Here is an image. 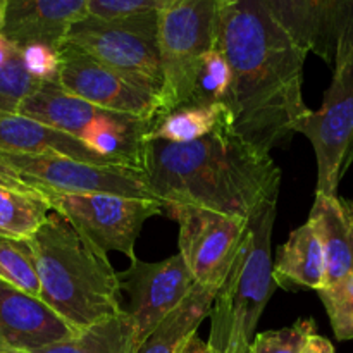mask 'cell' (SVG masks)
Here are the masks:
<instances>
[{"label":"cell","mask_w":353,"mask_h":353,"mask_svg":"<svg viewBox=\"0 0 353 353\" xmlns=\"http://www.w3.org/2000/svg\"><path fill=\"white\" fill-rule=\"evenodd\" d=\"M219 48L233 74L226 103L234 130L262 150L286 143L310 110L302 92L307 52L262 0H221Z\"/></svg>","instance_id":"cell-1"},{"label":"cell","mask_w":353,"mask_h":353,"mask_svg":"<svg viewBox=\"0 0 353 353\" xmlns=\"http://www.w3.org/2000/svg\"><path fill=\"white\" fill-rule=\"evenodd\" d=\"M143 171L164 210L192 205L247 221L278 203L281 186L271 152L245 140L233 124L188 143L148 140Z\"/></svg>","instance_id":"cell-2"},{"label":"cell","mask_w":353,"mask_h":353,"mask_svg":"<svg viewBox=\"0 0 353 353\" xmlns=\"http://www.w3.org/2000/svg\"><path fill=\"white\" fill-rule=\"evenodd\" d=\"M28 241L40 278L41 302L76 333L124 312L119 272L105 252L64 217L52 212Z\"/></svg>","instance_id":"cell-3"},{"label":"cell","mask_w":353,"mask_h":353,"mask_svg":"<svg viewBox=\"0 0 353 353\" xmlns=\"http://www.w3.org/2000/svg\"><path fill=\"white\" fill-rule=\"evenodd\" d=\"M276 203L248 221L240 255L210 310V353H248L259 319L274 293L271 240Z\"/></svg>","instance_id":"cell-4"},{"label":"cell","mask_w":353,"mask_h":353,"mask_svg":"<svg viewBox=\"0 0 353 353\" xmlns=\"http://www.w3.org/2000/svg\"><path fill=\"white\" fill-rule=\"evenodd\" d=\"M0 183L40 196L110 193L131 199L157 200L143 171L97 165L57 154H34L0 148Z\"/></svg>","instance_id":"cell-5"},{"label":"cell","mask_w":353,"mask_h":353,"mask_svg":"<svg viewBox=\"0 0 353 353\" xmlns=\"http://www.w3.org/2000/svg\"><path fill=\"white\" fill-rule=\"evenodd\" d=\"M221 0H172L159 12L162 116L190 105L207 54L219 47Z\"/></svg>","instance_id":"cell-6"},{"label":"cell","mask_w":353,"mask_h":353,"mask_svg":"<svg viewBox=\"0 0 353 353\" xmlns=\"http://www.w3.org/2000/svg\"><path fill=\"white\" fill-rule=\"evenodd\" d=\"M65 43L81 48L161 99L164 76L155 10L114 19L88 14L71 28Z\"/></svg>","instance_id":"cell-7"},{"label":"cell","mask_w":353,"mask_h":353,"mask_svg":"<svg viewBox=\"0 0 353 353\" xmlns=\"http://www.w3.org/2000/svg\"><path fill=\"white\" fill-rule=\"evenodd\" d=\"M309 138L317 161V195L338 196L353 161V40L341 45L333 79L319 110H309L293 128Z\"/></svg>","instance_id":"cell-8"},{"label":"cell","mask_w":353,"mask_h":353,"mask_svg":"<svg viewBox=\"0 0 353 353\" xmlns=\"http://www.w3.org/2000/svg\"><path fill=\"white\" fill-rule=\"evenodd\" d=\"M52 212L64 217L78 233L109 254L133 261L134 245L145 221L164 210L161 200L131 199L110 193H74L48 196Z\"/></svg>","instance_id":"cell-9"},{"label":"cell","mask_w":353,"mask_h":353,"mask_svg":"<svg viewBox=\"0 0 353 353\" xmlns=\"http://www.w3.org/2000/svg\"><path fill=\"white\" fill-rule=\"evenodd\" d=\"M165 210L179 224L178 254L195 285L217 293L240 255L248 221L192 205H174Z\"/></svg>","instance_id":"cell-10"},{"label":"cell","mask_w":353,"mask_h":353,"mask_svg":"<svg viewBox=\"0 0 353 353\" xmlns=\"http://www.w3.org/2000/svg\"><path fill=\"white\" fill-rule=\"evenodd\" d=\"M59 59L61 69L57 81L72 95L100 109L137 119L157 121L161 117L162 103L157 95L102 64L81 48L64 43L59 48Z\"/></svg>","instance_id":"cell-11"},{"label":"cell","mask_w":353,"mask_h":353,"mask_svg":"<svg viewBox=\"0 0 353 353\" xmlns=\"http://www.w3.org/2000/svg\"><path fill=\"white\" fill-rule=\"evenodd\" d=\"M121 292L130 296V314L134 324L137 347L195 290V281L179 254L159 262L134 257L119 272Z\"/></svg>","instance_id":"cell-12"},{"label":"cell","mask_w":353,"mask_h":353,"mask_svg":"<svg viewBox=\"0 0 353 353\" xmlns=\"http://www.w3.org/2000/svg\"><path fill=\"white\" fill-rule=\"evenodd\" d=\"M300 48L331 68L341 45L353 40V0H262Z\"/></svg>","instance_id":"cell-13"},{"label":"cell","mask_w":353,"mask_h":353,"mask_svg":"<svg viewBox=\"0 0 353 353\" xmlns=\"http://www.w3.org/2000/svg\"><path fill=\"white\" fill-rule=\"evenodd\" d=\"M74 334L41 299L0 281V348L31 353Z\"/></svg>","instance_id":"cell-14"},{"label":"cell","mask_w":353,"mask_h":353,"mask_svg":"<svg viewBox=\"0 0 353 353\" xmlns=\"http://www.w3.org/2000/svg\"><path fill=\"white\" fill-rule=\"evenodd\" d=\"M88 16V0H7L2 33L19 48L43 43L59 48L78 21Z\"/></svg>","instance_id":"cell-15"},{"label":"cell","mask_w":353,"mask_h":353,"mask_svg":"<svg viewBox=\"0 0 353 353\" xmlns=\"http://www.w3.org/2000/svg\"><path fill=\"white\" fill-rule=\"evenodd\" d=\"M0 148L34 154H57L88 164L112 165L72 134L17 112H0Z\"/></svg>","instance_id":"cell-16"},{"label":"cell","mask_w":353,"mask_h":353,"mask_svg":"<svg viewBox=\"0 0 353 353\" xmlns=\"http://www.w3.org/2000/svg\"><path fill=\"white\" fill-rule=\"evenodd\" d=\"M276 286L285 290H323L326 286V262L321 241L312 224L307 221L292 231L279 247L272 262Z\"/></svg>","instance_id":"cell-17"},{"label":"cell","mask_w":353,"mask_h":353,"mask_svg":"<svg viewBox=\"0 0 353 353\" xmlns=\"http://www.w3.org/2000/svg\"><path fill=\"white\" fill-rule=\"evenodd\" d=\"M309 223L323 247L326 286H331L353 272V223L341 199L317 193Z\"/></svg>","instance_id":"cell-18"},{"label":"cell","mask_w":353,"mask_h":353,"mask_svg":"<svg viewBox=\"0 0 353 353\" xmlns=\"http://www.w3.org/2000/svg\"><path fill=\"white\" fill-rule=\"evenodd\" d=\"M112 110L100 109L79 97L62 88L59 81H45L37 86L31 95L24 99L17 114L72 134L79 140V134L95 119Z\"/></svg>","instance_id":"cell-19"},{"label":"cell","mask_w":353,"mask_h":353,"mask_svg":"<svg viewBox=\"0 0 353 353\" xmlns=\"http://www.w3.org/2000/svg\"><path fill=\"white\" fill-rule=\"evenodd\" d=\"M216 295L195 286L192 295L138 345L134 353H178L183 343L196 334L202 321L210 316Z\"/></svg>","instance_id":"cell-20"},{"label":"cell","mask_w":353,"mask_h":353,"mask_svg":"<svg viewBox=\"0 0 353 353\" xmlns=\"http://www.w3.org/2000/svg\"><path fill=\"white\" fill-rule=\"evenodd\" d=\"M228 124L234 126V117L226 102L190 103L159 117L148 140L188 143L209 137Z\"/></svg>","instance_id":"cell-21"},{"label":"cell","mask_w":353,"mask_h":353,"mask_svg":"<svg viewBox=\"0 0 353 353\" xmlns=\"http://www.w3.org/2000/svg\"><path fill=\"white\" fill-rule=\"evenodd\" d=\"M134 324L124 310L64 341L31 353H134Z\"/></svg>","instance_id":"cell-22"},{"label":"cell","mask_w":353,"mask_h":353,"mask_svg":"<svg viewBox=\"0 0 353 353\" xmlns=\"http://www.w3.org/2000/svg\"><path fill=\"white\" fill-rule=\"evenodd\" d=\"M52 214L50 205L40 196L0 183V234L31 240Z\"/></svg>","instance_id":"cell-23"},{"label":"cell","mask_w":353,"mask_h":353,"mask_svg":"<svg viewBox=\"0 0 353 353\" xmlns=\"http://www.w3.org/2000/svg\"><path fill=\"white\" fill-rule=\"evenodd\" d=\"M0 281L40 299V278L30 241L0 234Z\"/></svg>","instance_id":"cell-24"},{"label":"cell","mask_w":353,"mask_h":353,"mask_svg":"<svg viewBox=\"0 0 353 353\" xmlns=\"http://www.w3.org/2000/svg\"><path fill=\"white\" fill-rule=\"evenodd\" d=\"M231 81L233 74L226 55L219 47L214 48L200 65L193 103L226 102L231 92Z\"/></svg>","instance_id":"cell-25"},{"label":"cell","mask_w":353,"mask_h":353,"mask_svg":"<svg viewBox=\"0 0 353 353\" xmlns=\"http://www.w3.org/2000/svg\"><path fill=\"white\" fill-rule=\"evenodd\" d=\"M317 293L338 340H353V272Z\"/></svg>","instance_id":"cell-26"},{"label":"cell","mask_w":353,"mask_h":353,"mask_svg":"<svg viewBox=\"0 0 353 353\" xmlns=\"http://www.w3.org/2000/svg\"><path fill=\"white\" fill-rule=\"evenodd\" d=\"M316 330L312 319H299L283 330L265 331L254 338L250 353H303L310 338L317 334Z\"/></svg>","instance_id":"cell-27"},{"label":"cell","mask_w":353,"mask_h":353,"mask_svg":"<svg viewBox=\"0 0 353 353\" xmlns=\"http://www.w3.org/2000/svg\"><path fill=\"white\" fill-rule=\"evenodd\" d=\"M40 81L28 74L21 54L0 68V112H17L28 95L37 90Z\"/></svg>","instance_id":"cell-28"},{"label":"cell","mask_w":353,"mask_h":353,"mask_svg":"<svg viewBox=\"0 0 353 353\" xmlns=\"http://www.w3.org/2000/svg\"><path fill=\"white\" fill-rule=\"evenodd\" d=\"M21 57L28 74L37 81H57L61 59L59 50L43 43H31L21 48Z\"/></svg>","instance_id":"cell-29"},{"label":"cell","mask_w":353,"mask_h":353,"mask_svg":"<svg viewBox=\"0 0 353 353\" xmlns=\"http://www.w3.org/2000/svg\"><path fill=\"white\" fill-rule=\"evenodd\" d=\"M172 0H88V14L102 19L128 17L143 12H161Z\"/></svg>","instance_id":"cell-30"},{"label":"cell","mask_w":353,"mask_h":353,"mask_svg":"<svg viewBox=\"0 0 353 353\" xmlns=\"http://www.w3.org/2000/svg\"><path fill=\"white\" fill-rule=\"evenodd\" d=\"M303 353H334V348L330 340L316 334V336L310 338L309 345H307Z\"/></svg>","instance_id":"cell-31"},{"label":"cell","mask_w":353,"mask_h":353,"mask_svg":"<svg viewBox=\"0 0 353 353\" xmlns=\"http://www.w3.org/2000/svg\"><path fill=\"white\" fill-rule=\"evenodd\" d=\"M178 353H210V350L207 341L200 340L196 334H193V336H190L188 340L183 343V347L179 348Z\"/></svg>","instance_id":"cell-32"},{"label":"cell","mask_w":353,"mask_h":353,"mask_svg":"<svg viewBox=\"0 0 353 353\" xmlns=\"http://www.w3.org/2000/svg\"><path fill=\"white\" fill-rule=\"evenodd\" d=\"M7 19V0H0V31L6 26Z\"/></svg>","instance_id":"cell-33"},{"label":"cell","mask_w":353,"mask_h":353,"mask_svg":"<svg viewBox=\"0 0 353 353\" xmlns=\"http://www.w3.org/2000/svg\"><path fill=\"white\" fill-rule=\"evenodd\" d=\"M341 202H343L345 210H347L348 216H350V219H352V223H353V200H343V199H341Z\"/></svg>","instance_id":"cell-34"},{"label":"cell","mask_w":353,"mask_h":353,"mask_svg":"<svg viewBox=\"0 0 353 353\" xmlns=\"http://www.w3.org/2000/svg\"><path fill=\"white\" fill-rule=\"evenodd\" d=\"M0 353H26V352H17V350H6V348H0Z\"/></svg>","instance_id":"cell-35"},{"label":"cell","mask_w":353,"mask_h":353,"mask_svg":"<svg viewBox=\"0 0 353 353\" xmlns=\"http://www.w3.org/2000/svg\"><path fill=\"white\" fill-rule=\"evenodd\" d=\"M248 353H250V350H248Z\"/></svg>","instance_id":"cell-36"}]
</instances>
